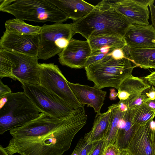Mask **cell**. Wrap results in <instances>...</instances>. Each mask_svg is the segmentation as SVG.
<instances>
[{
	"mask_svg": "<svg viewBox=\"0 0 155 155\" xmlns=\"http://www.w3.org/2000/svg\"><path fill=\"white\" fill-rule=\"evenodd\" d=\"M87 118L84 106L64 118L41 113L35 119L9 130L12 137L4 149L9 155H63Z\"/></svg>",
	"mask_w": 155,
	"mask_h": 155,
	"instance_id": "6da1fadb",
	"label": "cell"
},
{
	"mask_svg": "<svg viewBox=\"0 0 155 155\" xmlns=\"http://www.w3.org/2000/svg\"><path fill=\"white\" fill-rule=\"evenodd\" d=\"M73 21L74 35L80 34L87 40L91 36L101 34L123 38L126 30L132 24L114 9L108 0L99 2L89 13Z\"/></svg>",
	"mask_w": 155,
	"mask_h": 155,
	"instance_id": "7a4b0ae2",
	"label": "cell"
},
{
	"mask_svg": "<svg viewBox=\"0 0 155 155\" xmlns=\"http://www.w3.org/2000/svg\"><path fill=\"white\" fill-rule=\"evenodd\" d=\"M1 1L0 11L18 19L35 22L62 23L68 19L66 14L48 0Z\"/></svg>",
	"mask_w": 155,
	"mask_h": 155,
	"instance_id": "3957f363",
	"label": "cell"
},
{
	"mask_svg": "<svg viewBox=\"0 0 155 155\" xmlns=\"http://www.w3.org/2000/svg\"><path fill=\"white\" fill-rule=\"evenodd\" d=\"M137 65L125 57L116 60L109 53L102 60L84 68L88 80L99 89L113 87L118 90L123 81L131 76Z\"/></svg>",
	"mask_w": 155,
	"mask_h": 155,
	"instance_id": "277c9868",
	"label": "cell"
},
{
	"mask_svg": "<svg viewBox=\"0 0 155 155\" xmlns=\"http://www.w3.org/2000/svg\"><path fill=\"white\" fill-rule=\"evenodd\" d=\"M5 96V102L0 106V135L32 120L40 112L23 91Z\"/></svg>",
	"mask_w": 155,
	"mask_h": 155,
	"instance_id": "5b68a950",
	"label": "cell"
},
{
	"mask_svg": "<svg viewBox=\"0 0 155 155\" xmlns=\"http://www.w3.org/2000/svg\"><path fill=\"white\" fill-rule=\"evenodd\" d=\"M74 35L72 24L54 23L41 26L37 57L47 60L62 51Z\"/></svg>",
	"mask_w": 155,
	"mask_h": 155,
	"instance_id": "8992f818",
	"label": "cell"
},
{
	"mask_svg": "<svg viewBox=\"0 0 155 155\" xmlns=\"http://www.w3.org/2000/svg\"><path fill=\"white\" fill-rule=\"evenodd\" d=\"M23 92L40 112L50 117L64 118L75 110L41 85L23 84Z\"/></svg>",
	"mask_w": 155,
	"mask_h": 155,
	"instance_id": "52a82bcc",
	"label": "cell"
},
{
	"mask_svg": "<svg viewBox=\"0 0 155 155\" xmlns=\"http://www.w3.org/2000/svg\"><path fill=\"white\" fill-rule=\"evenodd\" d=\"M39 84L55 94L75 110L84 106L78 101L68 81L58 66L54 63H39Z\"/></svg>",
	"mask_w": 155,
	"mask_h": 155,
	"instance_id": "ba28073f",
	"label": "cell"
},
{
	"mask_svg": "<svg viewBox=\"0 0 155 155\" xmlns=\"http://www.w3.org/2000/svg\"><path fill=\"white\" fill-rule=\"evenodd\" d=\"M3 50L12 62L14 80L22 84H39L40 68L37 56Z\"/></svg>",
	"mask_w": 155,
	"mask_h": 155,
	"instance_id": "9c48e42d",
	"label": "cell"
},
{
	"mask_svg": "<svg viewBox=\"0 0 155 155\" xmlns=\"http://www.w3.org/2000/svg\"><path fill=\"white\" fill-rule=\"evenodd\" d=\"M39 35H30L5 31L0 40V49L37 56Z\"/></svg>",
	"mask_w": 155,
	"mask_h": 155,
	"instance_id": "30bf717a",
	"label": "cell"
},
{
	"mask_svg": "<svg viewBox=\"0 0 155 155\" xmlns=\"http://www.w3.org/2000/svg\"><path fill=\"white\" fill-rule=\"evenodd\" d=\"M91 50L87 40L72 38L68 45L58 54L61 65L72 68H84Z\"/></svg>",
	"mask_w": 155,
	"mask_h": 155,
	"instance_id": "8fae6325",
	"label": "cell"
},
{
	"mask_svg": "<svg viewBox=\"0 0 155 155\" xmlns=\"http://www.w3.org/2000/svg\"><path fill=\"white\" fill-rule=\"evenodd\" d=\"M153 119L140 126L133 136L127 150L131 155H155V128Z\"/></svg>",
	"mask_w": 155,
	"mask_h": 155,
	"instance_id": "7c38bea8",
	"label": "cell"
},
{
	"mask_svg": "<svg viewBox=\"0 0 155 155\" xmlns=\"http://www.w3.org/2000/svg\"><path fill=\"white\" fill-rule=\"evenodd\" d=\"M123 38L130 48H155V29L152 25L131 24Z\"/></svg>",
	"mask_w": 155,
	"mask_h": 155,
	"instance_id": "4fadbf2b",
	"label": "cell"
},
{
	"mask_svg": "<svg viewBox=\"0 0 155 155\" xmlns=\"http://www.w3.org/2000/svg\"><path fill=\"white\" fill-rule=\"evenodd\" d=\"M68 84L79 103L83 106L87 104L94 109L95 112L100 113L104 104L107 92L94 86L91 87L68 81Z\"/></svg>",
	"mask_w": 155,
	"mask_h": 155,
	"instance_id": "5bb4252c",
	"label": "cell"
},
{
	"mask_svg": "<svg viewBox=\"0 0 155 155\" xmlns=\"http://www.w3.org/2000/svg\"><path fill=\"white\" fill-rule=\"evenodd\" d=\"M114 9L131 24L149 25V11L147 7L136 0H110Z\"/></svg>",
	"mask_w": 155,
	"mask_h": 155,
	"instance_id": "9a60e30c",
	"label": "cell"
},
{
	"mask_svg": "<svg viewBox=\"0 0 155 155\" xmlns=\"http://www.w3.org/2000/svg\"><path fill=\"white\" fill-rule=\"evenodd\" d=\"M151 87L144 78L132 75L122 83L118 90L117 96L120 100L131 101L144 93Z\"/></svg>",
	"mask_w": 155,
	"mask_h": 155,
	"instance_id": "2e32d148",
	"label": "cell"
},
{
	"mask_svg": "<svg viewBox=\"0 0 155 155\" xmlns=\"http://www.w3.org/2000/svg\"><path fill=\"white\" fill-rule=\"evenodd\" d=\"M66 14L73 21L79 20L91 12L94 7L82 0H48Z\"/></svg>",
	"mask_w": 155,
	"mask_h": 155,
	"instance_id": "e0dca14e",
	"label": "cell"
},
{
	"mask_svg": "<svg viewBox=\"0 0 155 155\" xmlns=\"http://www.w3.org/2000/svg\"><path fill=\"white\" fill-rule=\"evenodd\" d=\"M140 126L134 123L131 109H128L124 112L119 122L114 143L120 150H127Z\"/></svg>",
	"mask_w": 155,
	"mask_h": 155,
	"instance_id": "ac0fdd59",
	"label": "cell"
},
{
	"mask_svg": "<svg viewBox=\"0 0 155 155\" xmlns=\"http://www.w3.org/2000/svg\"><path fill=\"white\" fill-rule=\"evenodd\" d=\"M111 112L110 106L106 112L96 114L91 130L84 137L88 143L91 144L105 138L110 125Z\"/></svg>",
	"mask_w": 155,
	"mask_h": 155,
	"instance_id": "d6986e66",
	"label": "cell"
},
{
	"mask_svg": "<svg viewBox=\"0 0 155 155\" xmlns=\"http://www.w3.org/2000/svg\"><path fill=\"white\" fill-rule=\"evenodd\" d=\"M123 50L125 57L137 67L144 69H155V48L136 49L126 46Z\"/></svg>",
	"mask_w": 155,
	"mask_h": 155,
	"instance_id": "ffe728a7",
	"label": "cell"
},
{
	"mask_svg": "<svg viewBox=\"0 0 155 155\" xmlns=\"http://www.w3.org/2000/svg\"><path fill=\"white\" fill-rule=\"evenodd\" d=\"M89 43L91 53L99 50L102 47L107 46L112 50L123 49L126 46L123 38L110 35H99L91 36L87 40Z\"/></svg>",
	"mask_w": 155,
	"mask_h": 155,
	"instance_id": "44dd1931",
	"label": "cell"
},
{
	"mask_svg": "<svg viewBox=\"0 0 155 155\" xmlns=\"http://www.w3.org/2000/svg\"><path fill=\"white\" fill-rule=\"evenodd\" d=\"M5 25L6 32L26 35H39L41 29V26L30 25L15 18L6 21Z\"/></svg>",
	"mask_w": 155,
	"mask_h": 155,
	"instance_id": "7402d4cb",
	"label": "cell"
},
{
	"mask_svg": "<svg viewBox=\"0 0 155 155\" xmlns=\"http://www.w3.org/2000/svg\"><path fill=\"white\" fill-rule=\"evenodd\" d=\"M110 106L112 109L111 119L107 132L104 138L106 147L115 143L119 122L124 112L120 110L117 104H113Z\"/></svg>",
	"mask_w": 155,
	"mask_h": 155,
	"instance_id": "603a6c76",
	"label": "cell"
},
{
	"mask_svg": "<svg viewBox=\"0 0 155 155\" xmlns=\"http://www.w3.org/2000/svg\"><path fill=\"white\" fill-rule=\"evenodd\" d=\"M134 123L138 125H143L155 117V111L144 102L140 106L131 109Z\"/></svg>",
	"mask_w": 155,
	"mask_h": 155,
	"instance_id": "cb8c5ba5",
	"label": "cell"
},
{
	"mask_svg": "<svg viewBox=\"0 0 155 155\" xmlns=\"http://www.w3.org/2000/svg\"><path fill=\"white\" fill-rule=\"evenodd\" d=\"M12 62L11 59L5 53L2 49H0V78L1 79L8 77L14 80L13 74Z\"/></svg>",
	"mask_w": 155,
	"mask_h": 155,
	"instance_id": "d4e9b609",
	"label": "cell"
},
{
	"mask_svg": "<svg viewBox=\"0 0 155 155\" xmlns=\"http://www.w3.org/2000/svg\"><path fill=\"white\" fill-rule=\"evenodd\" d=\"M95 143L89 144L84 138H81L71 155H89Z\"/></svg>",
	"mask_w": 155,
	"mask_h": 155,
	"instance_id": "484cf974",
	"label": "cell"
},
{
	"mask_svg": "<svg viewBox=\"0 0 155 155\" xmlns=\"http://www.w3.org/2000/svg\"><path fill=\"white\" fill-rule=\"evenodd\" d=\"M147 98L146 95L144 93L131 101H122L127 105L128 109H133L141 105Z\"/></svg>",
	"mask_w": 155,
	"mask_h": 155,
	"instance_id": "4316f807",
	"label": "cell"
},
{
	"mask_svg": "<svg viewBox=\"0 0 155 155\" xmlns=\"http://www.w3.org/2000/svg\"><path fill=\"white\" fill-rule=\"evenodd\" d=\"M105 138L96 142L89 155H104L106 148Z\"/></svg>",
	"mask_w": 155,
	"mask_h": 155,
	"instance_id": "83f0119b",
	"label": "cell"
},
{
	"mask_svg": "<svg viewBox=\"0 0 155 155\" xmlns=\"http://www.w3.org/2000/svg\"><path fill=\"white\" fill-rule=\"evenodd\" d=\"M107 55L102 53L100 50L96 51L91 53L88 58L85 68L102 60Z\"/></svg>",
	"mask_w": 155,
	"mask_h": 155,
	"instance_id": "f1b7e54d",
	"label": "cell"
},
{
	"mask_svg": "<svg viewBox=\"0 0 155 155\" xmlns=\"http://www.w3.org/2000/svg\"><path fill=\"white\" fill-rule=\"evenodd\" d=\"M120 151L115 144L110 145L105 148L104 155H118Z\"/></svg>",
	"mask_w": 155,
	"mask_h": 155,
	"instance_id": "f546056e",
	"label": "cell"
},
{
	"mask_svg": "<svg viewBox=\"0 0 155 155\" xmlns=\"http://www.w3.org/2000/svg\"><path fill=\"white\" fill-rule=\"evenodd\" d=\"M113 58L116 60H119L126 57L123 49L116 48L109 53Z\"/></svg>",
	"mask_w": 155,
	"mask_h": 155,
	"instance_id": "4dcf8cb0",
	"label": "cell"
},
{
	"mask_svg": "<svg viewBox=\"0 0 155 155\" xmlns=\"http://www.w3.org/2000/svg\"><path fill=\"white\" fill-rule=\"evenodd\" d=\"M12 93L11 89L4 84L1 79L0 80V98Z\"/></svg>",
	"mask_w": 155,
	"mask_h": 155,
	"instance_id": "1f68e13d",
	"label": "cell"
},
{
	"mask_svg": "<svg viewBox=\"0 0 155 155\" xmlns=\"http://www.w3.org/2000/svg\"><path fill=\"white\" fill-rule=\"evenodd\" d=\"M144 78L150 85L155 86V71Z\"/></svg>",
	"mask_w": 155,
	"mask_h": 155,
	"instance_id": "d6a6232c",
	"label": "cell"
},
{
	"mask_svg": "<svg viewBox=\"0 0 155 155\" xmlns=\"http://www.w3.org/2000/svg\"><path fill=\"white\" fill-rule=\"evenodd\" d=\"M151 16L152 25L155 29V6L153 4L149 5Z\"/></svg>",
	"mask_w": 155,
	"mask_h": 155,
	"instance_id": "836d02e7",
	"label": "cell"
},
{
	"mask_svg": "<svg viewBox=\"0 0 155 155\" xmlns=\"http://www.w3.org/2000/svg\"><path fill=\"white\" fill-rule=\"evenodd\" d=\"M143 102L150 108L155 111V99L154 100H146Z\"/></svg>",
	"mask_w": 155,
	"mask_h": 155,
	"instance_id": "e575fe53",
	"label": "cell"
},
{
	"mask_svg": "<svg viewBox=\"0 0 155 155\" xmlns=\"http://www.w3.org/2000/svg\"><path fill=\"white\" fill-rule=\"evenodd\" d=\"M117 104L120 110L122 112L126 111L128 109L127 105L122 100H120Z\"/></svg>",
	"mask_w": 155,
	"mask_h": 155,
	"instance_id": "d590c367",
	"label": "cell"
},
{
	"mask_svg": "<svg viewBox=\"0 0 155 155\" xmlns=\"http://www.w3.org/2000/svg\"><path fill=\"white\" fill-rule=\"evenodd\" d=\"M136 1L140 4L147 7L149 5L153 4L154 2V0H136Z\"/></svg>",
	"mask_w": 155,
	"mask_h": 155,
	"instance_id": "8d00e7d4",
	"label": "cell"
},
{
	"mask_svg": "<svg viewBox=\"0 0 155 155\" xmlns=\"http://www.w3.org/2000/svg\"><path fill=\"white\" fill-rule=\"evenodd\" d=\"M113 50L110 47L107 46L102 47L99 50L101 52L106 55Z\"/></svg>",
	"mask_w": 155,
	"mask_h": 155,
	"instance_id": "74e56055",
	"label": "cell"
},
{
	"mask_svg": "<svg viewBox=\"0 0 155 155\" xmlns=\"http://www.w3.org/2000/svg\"><path fill=\"white\" fill-rule=\"evenodd\" d=\"M110 94L109 95V98L111 100H115L116 99L117 97V93L114 89H110Z\"/></svg>",
	"mask_w": 155,
	"mask_h": 155,
	"instance_id": "f35d334b",
	"label": "cell"
},
{
	"mask_svg": "<svg viewBox=\"0 0 155 155\" xmlns=\"http://www.w3.org/2000/svg\"><path fill=\"white\" fill-rule=\"evenodd\" d=\"M0 155H9L2 145L0 146Z\"/></svg>",
	"mask_w": 155,
	"mask_h": 155,
	"instance_id": "ab89813d",
	"label": "cell"
},
{
	"mask_svg": "<svg viewBox=\"0 0 155 155\" xmlns=\"http://www.w3.org/2000/svg\"><path fill=\"white\" fill-rule=\"evenodd\" d=\"M118 155H131L128 151L126 150H120Z\"/></svg>",
	"mask_w": 155,
	"mask_h": 155,
	"instance_id": "60d3db41",
	"label": "cell"
}]
</instances>
